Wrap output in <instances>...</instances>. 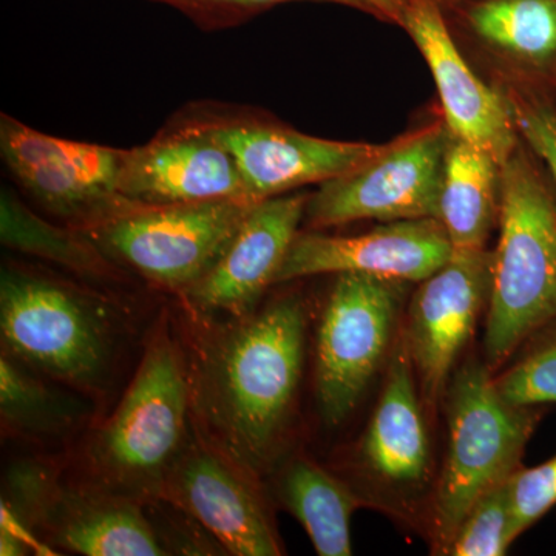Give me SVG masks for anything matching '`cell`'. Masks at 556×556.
<instances>
[{"label": "cell", "instance_id": "2", "mask_svg": "<svg viewBox=\"0 0 556 556\" xmlns=\"http://www.w3.org/2000/svg\"><path fill=\"white\" fill-rule=\"evenodd\" d=\"M190 427L189 358L169 320L161 318L118 407L87 444L89 481L142 506L160 503L166 479L192 438Z\"/></svg>", "mask_w": 556, "mask_h": 556}, {"label": "cell", "instance_id": "3", "mask_svg": "<svg viewBox=\"0 0 556 556\" xmlns=\"http://www.w3.org/2000/svg\"><path fill=\"white\" fill-rule=\"evenodd\" d=\"M500 226L484 336L489 368L556 324V197L518 148L501 167Z\"/></svg>", "mask_w": 556, "mask_h": 556}, {"label": "cell", "instance_id": "21", "mask_svg": "<svg viewBox=\"0 0 556 556\" xmlns=\"http://www.w3.org/2000/svg\"><path fill=\"white\" fill-rule=\"evenodd\" d=\"M86 408L78 399L43 382L5 351L0 356V419L3 431L27 441L67 438L78 430Z\"/></svg>", "mask_w": 556, "mask_h": 556}, {"label": "cell", "instance_id": "26", "mask_svg": "<svg viewBox=\"0 0 556 556\" xmlns=\"http://www.w3.org/2000/svg\"><path fill=\"white\" fill-rule=\"evenodd\" d=\"M508 485L515 521L525 533L556 504V456L535 468H519Z\"/></svg>", "mask_w": 556, "mask_h": 556}, {"label": "cell", "instance_id": "14", "mask_svg": "<svg viewBox=\"0 0 556 556\" xmlns=\"http://www.w3.org/2000/svg\"><path fill=\"white\" fill-rule=\"evenodd\" d=\"M401 27L415 40L437 83L453 138L485 150L501 166L518 148L506 94L475 75L450 35L439 0H405Z\"/></svg>", "mask_w": 556, "mask_h": 556}, {"label": "cell", "instance_id": "29", "mask_svg": "<svg viewBox=\"0 0 556 556\" xmlns=\"http://www.w3.org/2000/svg\"><path fill=\"white\" fill-rule=\"evenodd\" d=\"M375 9L378 10L380 20L401 24L402 11H404L405 0H371Z\"/></svg>", "mask_w": 556, "mask_h": 556}, {"label": "cell", "instance_id": "6", "mask_svg": "<svg viewBox=\"0 0 556 556\" xmlns=\"http://www.w3.org/2000/svg\"><path fill=\"white\" fill-rule=\"evenodd\" d=\"M9 503L33 532L65 551L87 556L169 555L144 506L87 482L62 479L50 466L21 463L11 468Z\"/></svg>", "mask_w": 556, "mask_h": 556}, {"label": "cell", "instance_id": "8", "mask_svg": "<svg viewBox=\"0 0 556 556\" xmlns=\"http://www.w3.org/2000/svg\"><path fill=\"white\" fill-rule=\"evenodd\" d=\"M254 204L139 206L91 228V239L152 283L188 292L217 265Z\"/></svg>", "mask_w": 556, "mask_h": 556}, {"label": "cell", "instance_id": "11", "mask_svg": "<svg viewBox=\"0 0 556 556\" xmlns=\"http://www.w3.org/2000/svg\"><path fill=\"white\" fill-rule=\"evenodd\" d=\"M492 269L493 252L453 249L448 262L420 281L409 300L404 336L428 405L447 390L452 369L489 305Z\"/></svg>", "mask_w": 556, "mask_h": 556}, {"label": "cell", "instance_id": "13", "mask_svg": "<svg viewBox=\"0 0 556 556\" xmlns=\"http://www.w3.org/2000/svg\"><path fill=\"white\" fill-rule=\"evenodd\" d=\"M453 254L438 218L383 223L367 233L331 237L298 233L274 285L321 274L361 273L420 283Z\"/></svg>", "mask_w": 556, "mask_h": 556}, {"label": "cell", "instance_id": "9", "mask_svg": "<svg viewBox=\"0 0 556 556\" xmlns=\"http://www.w3.org/2000/svg\"><path fill=\"white\" fill-rule=\"evenodd\" d=\"M450 138L447 124L437 123L386 144L357 169L321 182L306 204V222L324 229L361 219H439Z\"/></svg>", "mask_w": 556, "mask_h": 556}, {"label": "cell", "instance_id": "16", "mask_svg": "<svg viewBox=\"0 0 556 556\" xmlns=\"http://www.w3.org/2000/svg\"><path fill=\"white\" fill-rule=\"evenodd\" d=\"M207 129L232 155L248 199L255 203L342 177L386 148L329 141L258 124H219Z\"/></svg>", "mask_w": 556, "mask_h": 556}, {"label": "cell", "instance_id": "28", "mask_svg": "<svg viewBox=\"0 0 556 556\" xmlns=\"http://www.w3.org/2000/svg\"><path fill=\"white\" fill-rule=\"evenodd\" d=\"M170 2L186 3V5L193 7H228V9L244 10L265 9V7L277 5V3L302 2V0H170ZM311 2L338 3V5L351 7V9L378 16V10L375 9L371 0H311Z\"/></svg>", "mask_w": 556, "mask_h": 556}, {"label": "cell", "instance_id": "4", "mask_svg": "<svg viewBox=\"0 0 556 556\" xmlns=\"http://www.w3.org/2000/svg\"><path fill=\"white\" fill-rule=\"evenodd\" d=\"M0 334L3 351L33 371L90 396L108 388L118 318L93 295L53 278L3 270Z\"/></svg>", "mask_w": 556, "mask_h": 556}, {"label": "cell", "instance_id": "12", "mask_svg": "<svg viewBox=\"0 0 556 556\" xmlns=\"http://www.w3.org/2000/svg\"><path fill=\"white\" fill-rule=\"evenodd\" d=\"M255 481L193 427L161 501L203 526L230 555H280L276 530Z\"/></svg>", "mask_w": 556, "mask_h": 556}, {"label": "cell", "instance_id": "5", "mask_svg": "<svg viewBox=\"0 0 556 556\" xmlns=\"http://www.w3.org/2000/svg\"><path fill=\"white\" fill-rule=\"evenodd\" d=\"M448 448L434 495V536L444 554L479 497L515 471L541 412L508 404L489 365L471 358L447 387Z\"/></svg>", "mask_w": 556, "mask_h": 556}, {"label": "cell", "instance_id": "10", "mask_svg": "<svg viewBox=\"0 0 556 556\" xmlns=\"http://www.w3.org/2000/svg\"><path fill=\"white\" fill-rule=\"evenodd\" d=\"M0 138L14 177L56 214L94 228L139 207L118 195L123 150L51 137L5 116Z\"/></svg>", "mask_w": 556, "mask_h": 556}, {"label": "cell", "instance_id": "27", "mask_svg": "<svg viewBox=\"0 0 556 556\" xmlns=\"http://www.w3.org/2000/svg\"><path fill=\"white\" fill-rule=\"evenodd\" d=\"M518 134L547 164L556 182V110L547 102L510 91L506 94Z\"/></svg>", "mask_w": 556, "mask_h": 556}, {"label": "cell", "instance_id": "1", "mask_svg": "<svg viewBox=\"0 0 556 556\" xmlns=\"http://www.w3.org/2000/svg\"><path fill=\"white\" fill-rule=\"evenodd\" d=\"M308 314L298 295L230 318L189 358L193 427L257 479L276 459L305 364Z\"/></svg>", "mask_w": 556, "mask_h": 556}, {"label": "cell", "instance_id": "23", "mask_svg": "<svg viewBox=\"0 0 556 556\" xmlns=\"http://www.w3.org/2000/svg\"><path fill=\"white\" fill-rule=\"evenodd\" d=\"M508 479L490 489L468 510L450 543L448 555H506L510 544L521 535L511 508Z\"/></svg>", "mask_w": 556, "mask_h": 556}, {"label": "cell", "instance_id": "15", "mask_svg": "<svg viewBox=\"0 0 556 556\" xmlns=\"http://www.w3.org/2000/svg\"><path fill=\"white\" fill-rule=\"evenodd\" d=\"M308 200L294 193L257 201L217 265L185 292L190 305L204 316L229 318L255 311L298 237Z\"/></svg>", "mask_w": 556, "mask_h": 556}, {"label": "cell", "instance_id": "20", "mask_svg": "<svg viewBox=\"0 0 556 556\" xmlns=\"http://www.w3.org/2000/svg\"><path fill=\"white\" fill-rule=\"evenodd\" d=\"M283 506L305 527L317 555L350 556V521L357 497L350 486L306 457L289 463L278 481Z\"/></svg>", "mask_w": 556, "mask_h": 556}, {"label": "cell", "instance_id": "30", "mask_svg": "<svg viewBox=\"0 0 556 556\" xmlns=\"http://www.w3.org/2000/svg\"><path fill=\"white\" fill-rule=\"evenodd\" d=\"M439 2L444 5V3H448V5H453V3L460 2V0H439Z\"/></svg>", "mask_w": 556, "mask_h": 556}, {"label": "cell", "instance_id": "7", "mask_svg": "<svg viewBox=\"0 0 556 556\" xmlns=\"http://www.w3.org/2000/svg\"><path fill=\"white\" fill-rule=\"evenodd\" d=\"M408 287L396 278L338 274L317 336L316 393L329 427L357 407L386 361Z\"/></svg>", "mask_w": 556, "mask_h": 556}, {"label": "cell", "instance_id": "17", "mask_svg": "<svg viewBox=\"0 0 556 556\" xmlns=\"http://www.w3.org/2000/svg\"><path fill=\"white\" fill-rule=\"evenodd\" d=\"M118 195L146 207L251 201L236 161L207 127L124 152Z\"/></svg>", "mask_w": 556, "mask_h": 556}, {"label": "cell", "instance_id": "19", "mask_svg": "<svg viewBox=\"0 0 556 556\" xmlns=\"http://www.w3.org/2000/svg\"><path fill=\"white\" fill-rule=\"evenodd\" d=\"M501 163L485 150L450 138L439 195V222L455 251L485 249L500 217Z\"/></svg>", "mask_w": 556, "mask_h": 556}, {"label": "cell", "instance_id": "25", "mask_svg": "<svg viewBox=\"0 0 556 556\" xmlns=\"http://www.w3.org/2000/svg\"><path fill=\"white\" fill-rule=\"evenodd\" d=\"M495 382L508 404L517 407L556 404V332Z\"/></svg>", "mask_w": 556, "mask_h": 556}, {"label": "cell", "instance_id": "22", "mask_svg": "<svg viewBox=\"0 0 556 556\" xmlns=\"http://www.w3.org/2000/svg\"><path fill=\"white\" fill-rule=\"evenodd\" d=\"M482 42L511 60L541 65L556 54V0L453 3Z\"/></svg>", "mask_w": 556, "mask_h": 556}, {"label": "cell", "instance_id": "18", "mask_svg": "<svg viewBox=\"0 0 556 556\" xmlns=\"http://www.w3.org/2000/svg\"><path fill=\"white\" fill-rule=\"evenodd\" d=\"M386 386L361 442L368 473L399 490L420 489L431 471L430 438L416 388V371L399 332Z\"/></svg>", "mask_w": 556, "mask_h": 556}, {"label": "cell", "instance_id": "24", "mask_svg": "<svg viewBox=\"0 0 556 556\" xmlns=\"http://www.w3.org/2000/svg\"><path fill=\"white\" fill-rule=\"evenodd\" d=\"M2 237L5 243L46 255L79 270H98L102 266L98 263V255L93 249L84 247L65 233L58 232L28 215L11 211L5 204L2 214Z\"/></svg>", "mask_w": 556, "mask_h": 556}]
</instances>
